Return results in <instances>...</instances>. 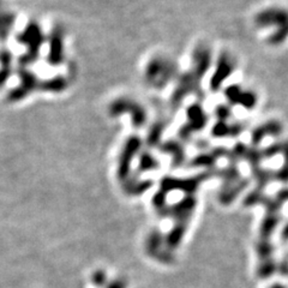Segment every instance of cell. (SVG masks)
<instances>
[{"mask_svg":"<svg viewBox=\"0 0 288 288\" xmlns=\"http://www.w3.org/2000/svg\"><path fill=\"white\" fill-rule=\"evenodd\" d=\"M256 103H257V95L251 90H244L240 104L246 109H252L255 108Z\"/></svg>","mask_w":288,"mask_h":288,"instance_id":"21","label":"cell"},{"mask_svg":"<svg viewBox=\"0 0 288 288\" xmlns=\"http://www.w3.org/2000/svg\"><path fill=\"white\" fill-rule=\"evenodd\" d=\"M256 25L259 28L276 27L277 29L288 25V11L285 9L270 7L258 12L255 17Z\"/></svg>","mask_w":288,"mask_h":288,"instance_id":"7","label":"cell"},{"mask_svg":"<svg viewBox=\"0 0 288 288\" xmlns=\"http://www.w3.org/2000/svg\"><path fill=\"white\" fill-rule=\"evenodd\" d=\"M187 124L179 130V136L183 140H188L191 133L204 129L208 122V117L203 107L200 104H191L187 108Z\"/></svg>","mask_w":288,"mask_h":288,"instance_id":"6","label":"cell"},{"mask_svg":"<svg viewBox=\"0 0 288 288\" xmlns=\"http://www.w3.org/2000/svg\"><path fill=\"white\" fill-rule=\"evenodd\" d=\"M211 49L210 47L206 46L204 43H200L195 49H193L192 53V75L195 76L198 80H202L204 77L206 72L209 71L211 66Z\"/></svg>","mask_w":288,"mask_h":288,"instance_id":"8","label":"cell"},{"mask_svg":"<svg viewBox=\"0 0 288 288\" xmlns=\"http://www.w3.org/2000/svg\"><path fill=\"white\" fill-rule=\"evenodd\" d=\"M282 149H284V142H279L270 144V145L264 148L262 151H263L264 159H273L276 155H279V154H282Z\"/></svg>","mask_w":288,"mask_h":288,"instance_id":"22","label":"cell"},{"mask_svg":"<svg viewBox=\"0 0 288 288\" xmlns=\"http://www.w3.org/2000/svg\"><path fill=\"white\" fill-rule=\"evenodd\" d=\"M0 10H2V9H1V1H0Z\"/></svg>","mask_w":288,"mask_h":288,"instance_id":"25","label":"cell"},{"mask_svg":"<svg viewBox=\"0 0 288 288\" xmlns=\"http://www.w3.org/2000/svg\"><path fill=\"white\" fill-rule=\"evenodd\" d=\"M18 76L21 78V84L17 88L12 89L7 95V101L10 102H18L22 101L23 99L30 95L34 90L40 88V81L38 80L35 75L28 70L27 67H20L18 70Z\"/></svg>","mask_w":288,"mask_h":288,"instance_id":"4","label":"cell"},{"mask_svg":"<svg viewBox=\"0 0 288 288\" xmlns=\"http://www.w3.org/2000/svg\"><path fill=\"white\" fill-rule=\"evenodd\" d=\"M178 75V66L171 59L155 57L146 65L144 78L154 89H164Z\"/></svg>","mask_w":288,"mask_h":288,"instance_id":"1","label":"cell"},{"mask_svg":"<svg viewBox=\"0 0 288 288\" xmlns=\"http://www.w3.org/2000/svg\"><path fill=\"white\" fill-rule=\"evenodd\" d=\"M17 41L20 43L24 44L28 48L27 53L23 54L20 58V64L22 67H27L28 65L34 64L40 56V49L44 41L43 31L40 24L35 21L29 22L22 33L18 35Z\"/></svg>","mask_w":288,"mask_h":288,"instance_id":"2","label":"cell"},{"mask_svg":"<svg viewBox=\"0 0 288 288\" xmlns=\"http://www.w3.org/2000/svg\"><path fill=\"white\" fill-rule=\"evenodd\" d=\"M243 130H244V126L242 124L228 125L226 122H220L214 126L213 133L215 137H235L240 135Z\"/></svg>","mask_w":288,"mask_h":288,"instance_id":"12","label":"cell"},{"mask_svg":"<svg viewBox=\"0 0 288 288\" xmlns=\"http://www.w3.org/2000/svg\"><path fill=\"white\" fill-rule=\"evenodd\" d=\"M282 130H284V126H282L281 123L277 122V120H269V122L259 125L252 131V133H251V143L255 146L258 145L267 136L276 137V136L281 135Z\"/></svg>","mask_w":288,"mask_h":288,"instance_id":"11","label":"cell"},{"mask_svg":"<svg viewBox=\"0 0 288 288\" xmlns=\"http://www.w3.org/2000/svg\"><path fill=\"white\" fill-rule=\"evenodd\" d=\"M131 113V122L132 126L136 129L145 126L146 124V111L145 108L137 101L131 100L129 98H120L114 100L109 106V114L112 117H119L123 113Z\"/></svg>","mask_w":288,"mask_h":288,"instance_id":"3","label":"cell"},{"mask_svg":"<svg viewBox=\"0 0 288 288\" xmlns=\"http://www.w3.org/2000/svg\"><path fill=\"white\" fill-rule=\"evenodd\" d=\"M164 131H165L164 122H158L155 123V124H153V126H151V129L149 130L148 132V137H146V143H148V145L150 146L158 145Z\"/></svg>","mask_w":288,"mask_h":288,"instance_id":"17","label":"cell"},{"mask_svg":"<svg viewBox=\"0 0 288 288\" xmlns=\"http://www.w3.org/2000/svg\"><path fill=\"white\" fill-rule=\"evenodd\" d=\"M66 85V80L59 76V77H54L40 82V88L39 89L42 91H49V93H60V91L65 90Z\"/></svg>","mask_w":288,"mask_h":288,"instance_id":"15","label":"cell"},{"mask_svg":"<svg viewBox=\"0 0 288 288\" xmlns=\"http://www.w3.org/2000/svg\"><path fill=\"white\" fill-rule=\"evenodd\" d=\"M10 76H11V66H1L0 69V88L7 82Z\"/></svg>","mask_w":288,"mask_h":288,"instance_id":"24","label":"cell"},{"mask_svg":"<svg viewBox=\"0 0 288 288\" xmlns=\"http://www.w3.org/2000/svg\"><path fill=\"white\" fill-rule=\"evenodd\" d=\"M15 22L16 16L14 12L0 10V40L5 41L9 38Z\"/></svg>","mask_w":288,"mask_h":288,"instance_id":"13","label":"cell"},{"mask_svg":"<svg viewBox=\"0 0 288 288\" xmlns=\"http://www.w3.org/2000/svg\"><path fill=\"white\" fill-rule=\"evenodd\" d=\"M160 162L151 155L148 151H143L140 156V164H138V169L141 172L151 171V169L159 168Z\"/></svg>","mask_w":288,"mask_h":288,"instance_id":"16","label":"cell"},{"mask_svg":"<svg viewBox=\"0 0 288 288\" xmlns=\"http://www.w3.org/2000/svg\"><path fill=\"white\" fill-rule=\"evenodd\" d=\"M230 113H232V112H230V108L228 106H221V104H220L216 108V115L220 119V122H226L229 118Z\"/></svg>","mask_w":288,"mask_h":288,"instance_id":"23","label":"cell"},{"mask_svg":"<svg viewBox=\"0 0 288 288\" xmlns=\"http://www.w3.org/2000/svg\"><path fill=\"white\" fill-rule=\"evenodd\" d=\"M282 155H284V165H282L281 168L279 169L274 174V177L277 180L282 183L288 182V141L284 142V149H282Z\"/></svg>","mask_w":288,"mask_h":288,"instance_id":"18","label":"cell"},{"mask_svg":"<svg viewBox=\"0 0 288 288\" xmlns=\"http://www.w3.org/2000/svg\"><path fill=\"white\" fill-rule=\"evenodd\" d=\"M243 93H244V90H243V89L237 84L228 86V88L226 89V91H225L227 100L229 101L230 104H240Z\"/></svg>","mask_w":288,"mask_h":288,"instance_id":"19","label":"cell"},{"mask_svg":"<svg viewBox=\"0 0 288 288\" xmlns=\"http://www.w3.org/2000/svg\"><path fill=\"white\" fill-rule=\"evenodd\" d=\"M141 146H142V141L137 136L130 137L126 141L122 153H120L119 161H118V177L120 179H125L129 175L131 162L133 161L135 156L137 155Z\"/></svg>","mask_w":288,"mask_h":288,"instance_id":"5","label":"cell"},{"mask_svg":"<svg viewBox=\"0 0 288 288\" xmlns=\"http://www.w3.org/2000/svg\"><path fill=\"white\" fill-rule=\"evenodd\" d=\"M235 69V64L233 62L229 54L222 53L220 54L219 62H217V66L215 70V73L213 75V78L210 80V89L213 91H217L221 88L222 83L228 78L229 75H232Z\"/></svg>","mask_w":288,"mask_h":288,"instance_id":"10","label":"cell"},{"mask_svg":"<svg viewBox=\"0 0 288 288\" xmlns=\"http://www.w3.org/2000/svg\"><path fill=\"white\" fill-rule=\"evenodd\" d=\"M161 150L166 151L169 155H172V161L175 165H182L185 160V153L184 149L180 146L179 143L168 141V142L164 143L161 145Z\"/></svg>","mask_w":288,"mask_h":288,"instance_id":"14","label":"cell"},{"mask_svg":"<svg viewBox=\"0 0 288 288\" xmlns=\"http://www.w3.org/2000/svg\"><path fill=\"white\" fill-rule=\"evenodd\" d=\"M288 38V25L286 27H282L276 29L268 39V42L271 44V46H277V44L284 43L285 41L287 40Z\"/></svg>","mask_w":288,"mask_h":288,"instance_id":"20","label":"cell"},{"mask_svg":"<svg viewBox=\"0 0 288 288\" xmlns=\"http://www.w3.org/2000/svg\"><path fill=\"white\" fill-rule=\"evenodd\" d=\"M47 62L52 66H57L64 62V29L56 25L49 35V52Z\"/></svg>","mask_w":288,"mask_h":288,"instance_id":"9","label":"cell"}]
</instances>
